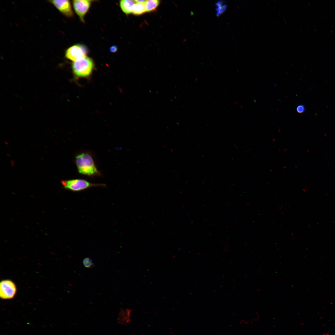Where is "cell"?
<instances>
[{"instance_id": "6da1fadb", "label": "cell", "mask_w": 335, "mask_h": 335, "mask_svg": "<svg viewBox=\"0 0 335 335\" xmlns=\"http://www.w3.org/2000/svg\"><path fill=\"white\" fill-rule=\"evenodd\" d=\"M76 164L78 172L89 176L99 175L92 156L87 153H82L76 157Z\"/></svg>"}, {"instance_id": "7a4b0ae2", "label": "cell", "mask_w": 335, "mask_h": 335, "mask_svg": "<svg viewBox=\"0 0 335 335\" xmlns=\"http://www.w3.org/2000/svg\"><path fill=\"white\" fill-rule=\"evenodd\" d=\"M94 63L90 58L86 56L73 62L72 64L73 72L76 77H86L92 73L94 68Z\"/></svg>"}, {"instance_id": "3957f363", "label": "cell", "mask_w": 335, "mask_h": 335, "mask_svg": "<svg viewBox=\"0 0 335 335\" xmlns=\"http://www.w3.org/2000/svg\"><path fill=\"white\" fill-rule=\"evenodd\" d=\"M62 183L64 187L73 191H81L90 187L104 186L103 184H94L83 179H74L62 181Z\"/></svg>"}, {"instance_id": "277c9868", "label": "cell", "mask_w": 335, "mask_h": 335, "mask_svg": "<svg viewBox=\"0 0 335 335\" xmlns=\"http://www.w3.org/2000/svg\"><path fill=\"white\" fill-rule=\"evenodd\" d=\"M16 286L15 283L9 279L2 280L0 283V297L3 299H9L14 298L17 292Z\"/></svg>"}, {"instance_id": "5b68a950", "label": "cell", "mask_w": 335, "mask_h": 335, "mask_svg": "<svg viewBox=\"0 0 335 335\" xmlns=\"http://www.w3.org/2000/svg\"><path fill=\"white\" fill-rule=\"evenodd\" d=\"M87 53V49L84 46L76 44L68 49L65 55L67 59L74 62L86 56Z\"/></svg>"}, {"instance_id": "8992f818", "label": "cell", "mask_w": 335, "mask_h": 335, "mask_svg": "<svg viewBox=\"0 0 335 335\" xmlns=\"http://www.w3.org/2000/svg\"><path fill=\"white\" fill-rule=\"evenodd\" d=\"M73 7L77 14L82 21H84V16L88 10L91 1L87 0L73 1Z\"/></svg>"}, {"instance_id": "52a82bcc", "label": "cell", "mask_w": 335, "mask_h": 335, "mask_svg": "<svg viewBox=\"0 0 335 335\" xmlns=\"http://www.w3.org/2000/svg\"><path fill=\"white\" fill-rule=\"evenodd\" d=\"M50 2L64 15L69 17L73 16V12L69 0H51Z\"/></svg>"}, {"instance_id": "ba28073f", "label": "cell", "mask_w": 335, "mask_h": 335, "mask_svg": "<svg viewBox=\"0 0 335 335\" xmlns=\"http://www.w3.org/2000/svg\"><path fill=\"white\" fill-rule=\"evenodd\" d=\"M135 2L134 1L123 0L120 2V6L122 11L126 14L132 13L133 6Z\"/></svg>"}, {"instance_id": "9c48e42d", "label": "cell", "mask_w": 335, "mask_h": 335, "mask_svg": "<svg viewBox=\"0 0 335 335\" xmlns=\"http://www.w3.org/2000/svg\"><path fill=\"white\" fill-rule=\"evenodd\" d=\"M146 12L145 3H136L132 8V12L136 15H140Z\"/></svg>"}, {"instance_id": "30bf717a", "label": "cell", "mask_w": 335, "mask_h": 335, "mask_svg": "<svg viewBox=\"0 0 335 335\" xmlns=\"http://www.w3.org/2000/svg\"><path fill=\"white\" fill-rule=\"evenodd\" d=\"M160 2L158 0H146L145 3L146 12H150L155 10Z\"/></svg>"}, {"instance_id": "8fae6325", "label": "cell", "mask_w": 335, "mask_h": 335, "mask_svg": "<svg viewBox=\"0 0 335 335\" xmlns=\"http://www.w3.org/2000/svg\"><path fill=\"white\" fill-rule=\"evenodd\" d=\"M84 266L87 268H92L94 267V264L91 259L89 257L84 258L83 261Z\"/></svg>"}, {"instance_id": "7c38bea8", "label": "cell", "mask_w": 335, "mask_h": 335, "mask_svg": "<svg viewBox=\"0 0 335 335\" xmlns=\"http://www.w3.org/2000/svg\"><path fill=\"white\" fill-rule=\"evenodd\" d=\"M226 5L217 7V15H219L221 13L223 12L224 11L226 10Z\"/></svg>"}, {"instance_id": "4fadbf2b", "label": "cell", "mask_w": 335, "mask_h": 335, "mask_svg": "<svg viewBox=\"0 0 335 335\" xmlns=\"http://www.w3.org/2000/svg\"><path fill=\"white\" fill-rule=\"evenodd\" d=\"M296 110L298 113H302L305 111V108L304 106L302 105H299L297 107Z\"/></svg>"}, {"instance_id": "5bb4252c", "label": "cell", "mask_w": 335, "mask_h": 335, "mask_svg": "<svg viewBox=\"0 0 335 335\" xmlns=\"http://www.w3.org/2000/svg\"><path fill=\"white\" fill-rule=\"evenodd\" d=\"M117 46H113L111 47L110 48V51L111 52H114L117 51Z\"/></svg>"}, {"instance_id": "9a60e30c", "label": "cell", "mask_w": 335, "mask_h": 335, "mask_svg": "<svg viewBox=\"0 0 335 335\" xmlns=\"http://www.w3.org/2000/svg\"><path fill=\"white\" fill-rule=\"evenodd\" d=\"M146 0H134L135 3H145Z\"/></svg>"}, {"instance_id": "2e32d148", "label": "cell", "mask_w": 335, "mask_h": 335, "mask_svg": "<svg viewBox=\"0 0 335 335\" xmlns=\"http://www.w3.org/2000/svg\"><path fill=\"white\" fill-rule=\"evenodd\" d=\"M323 335H329V334L328 333H324Z\"/></svg>"}]
</instances>
